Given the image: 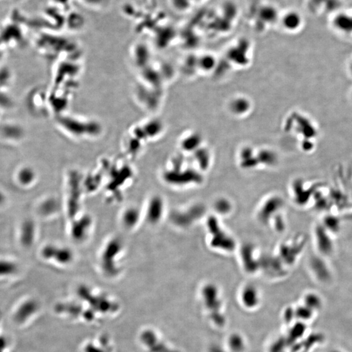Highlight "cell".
<instances>
[{"label": "cell", "instance_id": "6da1fadb", "mask_svg": "<svg viewBox=\"0 0 352 352\" xmlns=\"http://www.w3.org/2000/svg\"><path fill=\"white\" fill-rule=\"evenodd\" d=\"M208 222L209 231L211 234H212L213 237L211 241L213 247L226 251L233 250L235 247V242L231 237L221 231L218 222L213 218L209 219Z\"/></svg>", "mask_w": 352, "mask_h": 352}, {"label": "cell", "instance_id": "7a4b0ae2", "mask_svg": "<svg viewBox=\"0 0 352 352\" xmlns=\"http://www.w3.org/2000/svg\"><path fill=\"white\" fill-rule=\"evenodd\" d=\"M258 292L252 286H247L242 290L241 300L246 307L255 306L256 303L259 301Z\"/></svg>", "mask_w": 352, "mask_h": 352}, {"label": "cell", "instance_id": "3957f363", "mask_svg": "<svg viewBox=\"0 0 352 352\" xmlns=\"http://www.w3.org/2000/svg\"><path fill=\"white\" fill-rule=\"evenodd\" d=\"M34 237V225L32 222L25 221L22 227L21 242L22 245L28 247L32 243Z\"/></svg>", "mask_w": 352, "mask_h": 352}, {"label": "cell", "instance_id": "277c9868", "mask_svg": "<svg viewBox=\"0 0 352 352\" xmlns=\"http://www.w3.org/2000/svg\"><path fill=\"white\" fill-rule=\"evenodd\" d=\"M17 264L9 260H0V276L11 275L18 271Z\"/></svg>", "mask_w": 352, "mask_h": 352}, {"label": "cell", "instance_id": "5b68a950", "mask_svg": "<svg viewBox=\"0 0 352 352\" xmlns=\"http://www.w3.org/2000/svg\"><path fill=\"white\" fill-rule=\"evenodd\" d=\"M284 25L289 30H296L301 24V18L296 13L288 14L284 18Z\"/></svg>", "mask_w": 352, "mask_h": 352}, {"label": "cell", "instance_id": "8992f818", "mask_svg": "<svg viewBox=\"0 0 352 352\" xmlns=\"http://www.w3.org/2000/svg\"><path fill=\"white\" fill-rule=\"evenodd\" d=\"M34 178V173L30 169H24L19 173L18 176V180L23 185L31 184Z\"/></svg>", "mask_w": 352, "mask_h": 352}, {"label": "cell", "instance_id": "52a82bcc", "mask_svg": "<svg viewBox=\"0 0 352 352\" xmlns=\"http://www.w3.org/2000/svg\"><path fill=\"white\" fill-rule=\"evenodd\" d=\"M215 207L217 212L225 214L231 211V205L229 201L225 199H220L215 203Z\"/></svg>", "mask_w": 352, "mask_h": 352}, {"label": "cell", "instance_id": "ba28073f", "mask_svg": "<svg viewBox=\"0 0 352 352\" xmlns=\"http://www.w3.org/2000/svg\"><path fill=\"white\" fill-rule=\"evenodd\" d=\"M4 200H5V197H4V195L0 192V205L3 203Z\"/></svg>", "mask_w": 352, "mask_h": 352}]
</instances>
